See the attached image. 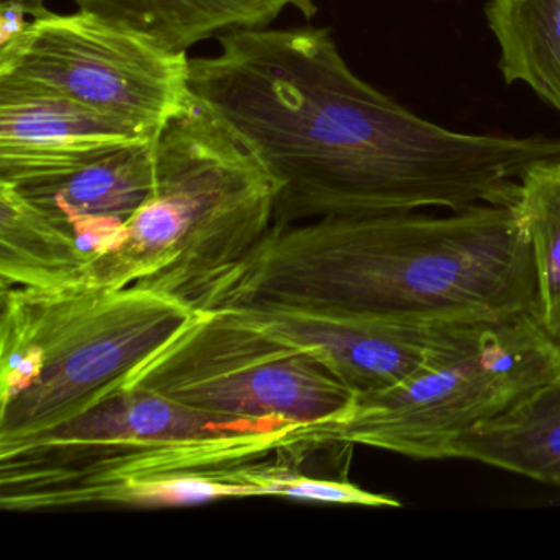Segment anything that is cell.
I'll return each mask as SVG.
<instances>
[{
	"instance_id": "cell-14",
	"label": "cell",
	"mask_w": 560,
	"mask_h": 560,
	"mask_svg": "<svg viewBox=\"0 0 560 560\" xmlns=\"http://www.w3.org/2000/svg\"><path fill=\"white\" fill-rule=\"evenodd\" d=\"M485 18L503 80L524 84L560 114V0H488Z\"/></svg>"
},
{
	"instance_id": "cell-17",
	"label": "cell",
	"mask_w": 560,
	"mask_h": 560,
	"mask_svg": "<svg viewBox=\"0 0 560 560\" xmlns=\"http://www.w3.org/2000/svg\"><path fill=\"white\" fill-rule=\"evenodd\" d=\"M51 14L45 0H0V48L21 38L32 22Z\"/></svg>"
},
{
	"instance_id": "cell-3",
	"label": "cell",
	"mask_w": 560,
	"mask_h": 560,
	"mask_svg": "<svg viewBox=\"0 0 560 560\" xmlns=\"http://www.w3.org/2000/svg\"><path fill=\"white\" fill-rule=\"evenodd\" d=\"M275 209L277 189L264 166L192 97L156 137L152 195L90 281L218 310L273 228Z\"/></svg>"
},
{
	"instance_id": "cell-12",
	"label": "cell",
	"mask_w": 560,
	"mask_h": 560,
	"mask_svg": "<svg viewBox=\"0 0 560 560\" xmlns=\"http://www.w3.org/2000/svg\"><path fill=\"white\" fill-rule=\"evenodd\" d=\"M80 11L147 35L173 51L228 32L270 27L284 9L307 21L316 15L314 0H73Z\"/></svg>"
},
{
	"instance_id": "cell-4",
	"label": "cell",
	"mask_w": 560,
	"mask_h": 560,
	"mask_svg": "<svg viewBox=\"0 0 560 560\" xmlns=\"http://www.w3.org/2000/svg\"><path fill=\"white\" fill-rule=\"evenodd\" d=\"M319 425L221 418L116 385L70 421L0 444V506L60 511L67 498L122 481L229 474L283 452L329 447Z\"/></svg>"
},
{
	"instance_id": "cell-13",
	"label": "cell",
	"mask_w": 560,
	"mask_h": 560,
	"mask_svg": "<svg viewBox=\"0 0 560 560\" xmlns=\"http://www.w3.org/2000/svg\"><path fill=\"white\" fill-rule=\"evenodd\" d=\"M451 458L481 462L560 485V376L465 435Z\"/></svg>"
},
{
	"instance_id": "cell-6",
	"label": "cell",
	"mask_w": 560,
	"mask_h": 560,
	"mask_svg": "<svg viewBox=\"0 0 560 560\" xmlns=\"http://www.w3.org/2000/svg\"><path fill=\"white\" fill-rule=\"evenodd\" d=\"M560 376V349L536 316L468 327L428 365L385 392L355 395L326 444L366 445L412 458H451L455 445Z\"/></svg>"
},
{
	"instance_id": "cell-11",
	"label": "cell",
	"mask_w": 560,
	"mask_h": 560,
	"mask_svg": "<svg viewBox=\"0 0 560 560\" xmlns=\"http://www.w3.org/2000/svg\"><path fill=\"white\" fill-rule=\"evenodd\" d=\"M152 140L55 91L0 77V183L57 175Z\"/></svg>"
},
{
	"instance_id": "cell-9",
	"label": "cell",
	"mask_w": 560,
	"mask_h": 560,
	"mask_svg": "<svg viewBox=\"0 0 560 560\" xmlns=\"http://www.w3.org/2000/svg\"><path fill=\"white\" fill-rule=\"evenodd\" d=\"M221 310L319 357L355 395L399 385L468 327L485 323H396L277 300L244 301Z\"/></svg>"
},
{
	"instance_id": "cell-2",
	"label": "cell",
	"mask_w": 560,
	"mask_h": 560,
	"mask_svg": "<svg viewBox=\"0 0 560 560\" xmlns=\"http://www.w3.org/2000/svg\"><path fill=\"white\" fill-rule=\"evenodd\" d=\"M250 300L329 307L396 323L537 314L526 234L508 205L448 215H326L273 224L221 307Z\"/></svg>"
},
{
	"instance_id": "cell-8",
	"label": "cell",
	"mask_w": 560,
	"mask_h": 560,
	"mask_svg": "<svg viewBox=\"0 0 560 560\" xmlns=\"http://www.w3.org/2000/svg\"><path fill=\"white\" fill-rule=\"evenodd\" d=\"M188 51L90 12L51 14L0 48V77L70 97L155 140L191 103Z\"/></svg>"
},
{
	"instance_id": "cell-5",
	"label": "cell",
	"mask_w": 560,
	"mask_h": 560,
	"mask_svg": "<svg viewBox=\"0 0 560 560\" xmlns=\"http://www.w3.org/2000/svg\"><path fill=\"white\" fill-rule=\"evenodd\" d=\"M196 311L88 280L0 294V444L44 434L122 382Z\"/></svg>"
},
{
	"instance_id": "cell-7",
	"label": "cell",
	"mask_w": 560,
	"mask_h": 560,
	"mask_svg": "<svg viewBox=\"0 0 560 560\" xmlns=\"http://www.w3.org/2000/svg\"><path fill=\"white\" fill-rule=\"evenodd\" d=\"M117 385L241 421L330 424L355 401L319 357L224 310L196 311Z\"/></svg>"
},
{
	"instance_id": "cell-15",
	"label": "cell",
	"mask_w": 560,
	"mask_h": 560,
	"mask_svg": "<svg viewBox=\"0 0 560 560\" xmlns=\"http://www.w3.org/2000/svg\"><path fill=\"white\" fill-rule=\"evenodd\" d=\"M81 280L83 261L73 238L0 183V288H51Z\"/></svg>"
},
{
	"instance_id": "cell-10",
	"label": "cell",
	"mask_w": 560,
	"mask_h": 560,
	"mask_svg": "<svg viewBox=\"0 0 560 560\" xmlns=\"http://www.w3.org/2000/svg\"><path fill=\"white\" fill-rule=\"evenodd\" d=\"M155 140L114 150L57 175L4 185L63 229L90 281L119 250L127 224L152 195Z\"/></svg>"
},
{
	"instance_id": "cell-1",
	"label": "cell",
	"mask_w": 560,
	"mask_h": 560,
	"mask_svg": "<svg viewBox=\"0 0 560 560\" xmlns=\"http://www.w3.org/2000/svg\"><path fill=\"white\" fill-rule=\"evenodd\" d=\"M191 58L192 97L264 166L275 224L326 215L510 205L560 139L465 133L406 109L353 73L329 28H245Z\"/></svg>"
},
{
	"instance_id": "cell-16",
	"label": "cell",
	"mask_w": 560,
	"mask_h": 560,
	"mask_svg": "<svg viewBox=\"0 0 560 560\" xmlns=\"http://www.w3.org/2000/svg\"><path fill=\"white\" fill-rule=\"evenodd\" d=\"M508 206L530 245L537 281V323L560 349V159L530 166Z\"/></svg>"
}]
</instances>
